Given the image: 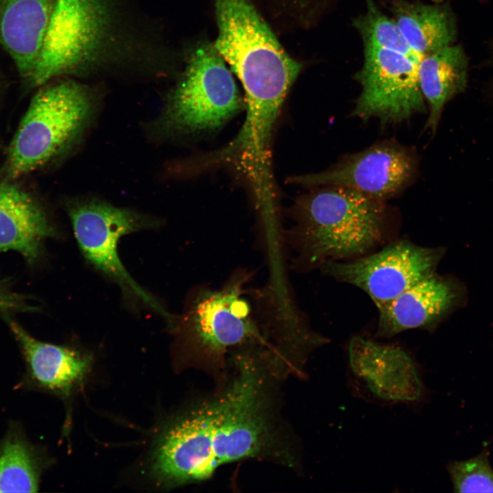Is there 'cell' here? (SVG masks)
<instances>
[{"instance_id": "obj_17", "label": "cell", "mask_w": 493, "mask_h": 493, "mask_svg": "<svg viewBox=\"0 0 493 493\" xmlns=\"http://www.w3.org/2000/svg\"><path fill=\"white\" fill-rule=\"evenodd\" d=\"M468 71V58L460 45L445 47L420 60L419 84L429 108L425 128L432 133L438 128L446 103L467 88Z\"/></svg>"}, {"instance_id": "obj_12", "label": "cell", "mask_w": 493, "mask_h": 493, "mask_svg": "<svg viewBox=\"0 0 493 493\" xmlns=\"http://www.w3.org/2000/svg\"><path fill=\"white\" fill-rule=\"evenodd\" d=\"M467 299L466 286L436 273L409 287L379 309L377 336L392 337L414 329H433Z\"/></svg>"}, {"instance_id": "obj_9", "label": "cell", "mask_w": 493, "mask_h": 493, "mask_svg": "<svg viewBox=\"0 0 493 493\" xmlns=\"http://www.w3.org/2000/svg\"><path fill=\"white\" fill-rule=\"evenodd\" d=\"M418 64L400 53L364 46L363 66L355 76L362 91L352 115L391 124L425 112Z\"/></svg>"}, {"instance_id": "obj_18", "label": "cell", "mask_w": 493, "mask_h": 493, "mask_svg": "<svg viewBox=\"0 0 493 493\" xmlns=\"http://www.w3.org/2000/svg\"><path fill=\"white\" fill-rule=\"evenodd\" d=\"M390 8L401 33L422 58L455 43L457 21L448 3L424 4L390 0Z\"/></svg>"}, {"instance_id": "obj_7", "label": "cell", "mask_w": 493, "mask_h": 493, "mask_svg": "<svg viewBox=\"0 0 493 493\" xmlns=\"http://www.w3.org/2000/svg\"><path fill=\"white\" fill-rule=\"evenodd\" d=\"M227 63L214 44L202 41L189 53L175 86L153 124L164 138L214 131L243 108Z\"/></svg>"}, {"instance_id": "obj_23", "label": "cell", "mask_w": 493, "mask_h": 493, "mask_svg": "<svg viewBox=\"0 0 493 493\" xmlns=\"http://www.w3.org/2000/svg\"><path fill=\"white\" fill-rule=\"evenodd\" d=\"M273 1L291 17L299 19L301 18L300 14H302L309 7L311 0H273Z\"/></svg>"}, {"instance_id": "obj_5", "label": "cell", "mask_w": 493, "mask_h": 493, "mask_svg": "<svg viewBox=\"0 0 493 493\" xmlns=\"http://www.w3.org/2000/svg\"><path fill=\"white\" fill-rule=\"evenodd\" d=\"M99 104L97 89L74 77L40 86L11 141L7 176L17 178L72 151L92 125Z\"/></svg>"}, {"instance_id": "obj_10", "label": "cell", "mask_w": 493, "mask_h": 493, "mask_svg": "<svg viewBox=\"0 0 493 493\" xmlns=\"http://www.w3.org/2000/svg\"><path fill=\"white\" fill-rule=\"evenodd\" d=\"M444 251L403 240L379 252L350 262L329 261L325 274L364 290L378 309L405 290L436 272Z\"/></svg>"}, {"instance_id": "obj_6", "label": "cell", "mask_w": 493, "mask_h": 493, "mask_svg": "<svg viewBox=\"0 0 493 493\" xmlns=\"http://www.w3.org/2000/svg\"><path fill=\"white\" fill-rule=\"evenodd\" d=\"M214 45L245 96L286 97L302 68L285 50L251 0H214Z\"/></svg>"}, {"instance_id": "obj_21", "label": "cell", "mask_w": 493, "mask_h": 493, "mask_svg": "<svg viewBox=\"0 0 493 493\" xmlns=\"http://www.w3.org/2000/svg\"><path fill=\"white\" fill-rule=\"evenodd\" d=\"M487 445L470 459L450 462L447 466L456 492H493V468Z\"/></svg>"}, {"instance_id": "obj_2", "label": "cell", "mask_w": 493, "mask_h": 493, "mask_svg": "<svg viewBox=\"0 0 493 493\" xmlns=\"http://www.w3.org/2000/svg\"><path fill=\"white\" fill-rule=\"evenodd\" d=\"M118 0H56L29 83L154 64L159 54Z\"/></svg>"}, {"instance_id": "obj_19", "label": "cell", "mask_w": 493, "mask_h": 493, "mask_svg": "<svg viewBox=\"0 0 493 493\" xmlns=\"http://www.w3.org/2000/svg\"><path fill=\"white\" fill-rule=\"evenodd\" d=\"M38 459L20 435L10 433L0 446V492H36Z\"/></svg>"}, {"instance_id": "obj_1", "label": "cell", "mask_w": 493, "mask_h": 493, "mask_svg": "<svg viewBox=\"0 0 493 493\" xmlns=\"http://www.w3.org/2000/svg\"><path fill=\"white\" fill-rule=\"evenodd\" d=\"M229 358L236 372L225 388L177 416L159 435L150 464L159 485L199 482L225 464L247 459L296 466L270 393V378L278 375L273 366L251 347Z\"/></svg>"}, {"instance_id": "obj_11", "label": "cell", "mask_w": 493, "mask_h": 493, "mask_svg": "<svg viewBox=\"0 0 493 493\" xmlns=\"http://www.w3.org/2000/svg\"><path fill=\"white\" fill-rule=\"evenodd\" d=\"M416 170L411 152L394 142H382L352 155L329 170L290 177L304 186H336L381 201L404 188Z\"/></svg>"}, {"instance_id": "obj_8", "label": "cell", "mask_w": 493, "mask_h": 493, "mask_svg": "<svg viewBox=\"0 0 493 493\" xmlns=\"http://www.w3.org/2000/svg\"><path fill=\"white\" fill-rule=\"evenodd\" d=\"M75 236L86 260L118 283L129 296L150 306L168 322L172 316L129 275L117 251L124 235L155 225L153 217L94 197H72L66 203Z\"/></svg>"}, {"instance_id": "obj_13", "label": "cell", "mask_w": 493, "mask_h": 493, "mask_svg": "<svg viewBox=\"0 0 493 493\" xmlns=\"http://www.w3.org/2000/svg\"><path fill=\"white\" fill-rule=\"evenodd\" d=\"M351 369L374 395L385 401H414L424 388L416 365L399 347L355 336L349 346Z\"/></svg>"}, {"instance_id": "obj_15", "label": "cell", "mask_w": 493, "mask_h": 493, "mask_svg": "<svg viewBox=\"0 0 493 493\" xmlns=\"http://www.w3.org/2000/svg\"><path fill=\"white\" fill-rule=\"evenodd\" d=\"M7 323L21 347L32 379L39 386L68 395L81 385L90 371L92 357L81 351L43 342L18 323Z\"/></svg>"}, {"instance_id": "obj_14", "label": "cell", "mask_w": 493, "mask_h": 493, "mask_svg": "<svg viewBox=\"0 0 493 493\" xmlns=\"http://www.w3.org/2000/svg\"><path fill=\"white\" fill-rule=\"evenodd\" d=\"M56 0H0V43L29 81Z\"/></svg>"}, {"instance_id": "obj_20", "label": "cell", "mask_w": 493, "mask_h": 493, "mask_svg": "<svg viewBox=\"0 0 493 493\" xmlns=\"http://www.w3.org/2000/svg\"><path fill=\"white\" fill-rule=\"evenodd\" d=\"M366 10L353 21L364 46L400 53L419 64L422 57L409 46L396 23L384 14L373 0H366Z\"/></svg>"}, {"instance_id": "obj_24", "label": "cell", "mask_w": 493, "mask_h": 493, "mask_svg": "<svg viewBox=\"0 0 493 493\" xmlns=\"http://www.w3.org/2000/svg\"><path fill=\"white\" fill-rule=\"evenodd\" d=\"M484 63L489 71V77L486 84L493 102V37L488 45V53Z\"/></svg>"}, {"instance_id": "obj_4", "label": "cell", "mask_w": 493, "mask_h": 493, "mask_svg": "<svg viewBox=\"0 0 493 493\" xmlns=\"http://www.w3.org/2000/svg\"><path fill=\"white\" fill-rule=\"evenodd\" d=\"M252 275L238 269L218 289L201 286L191 292L182 314L170 326L177 350L187 362L219 373L234 350L269 343L246 298Z\"/></svg>"}, {"instance_id": "obj_3", "label": "cell", "mask_w": 493, "mask_h": 493, "mask_svg": "<svg viewBox=\"0 0 493 493\" xmlns=\"http://www.w3.org/2000/svg\"><path fill=\"white\" fill-rule=\"evenodd\" d=\"M325 186L301 197L290 209L294 225L283 236L296 254V266L361 255L381 238L380 201L350 188Z\"/></svg>"}, {"instance_id": "obj_22", "label": "cell", "mask_w": 493, "mask_h": 493, "mask_svg": "<svg viewBox=\"0 0 493 493\" xmlns=\"http://www.w3.org/2000/svg\"><path fill=\"white\" fill-rule=\"evenodd\" d=\"M34 309L27 296L0 283V312H27Z\"/></svg>"}, {"instance_id": "obj_16", "label": "cell", "mask_w": 493, "mask_h": 493, "mask_svg": "<svg viewBox=\"0 0 493 493\" xmlns=\"http://www.w3.org/2000/svg\"><path fill=\"white\" fill-rule=\"evenodd\" d=\"M55 234L45 212L31 197L10 184H0V253L16 251L33 262L43 242Z\"/></svg>"}]
</instances>
